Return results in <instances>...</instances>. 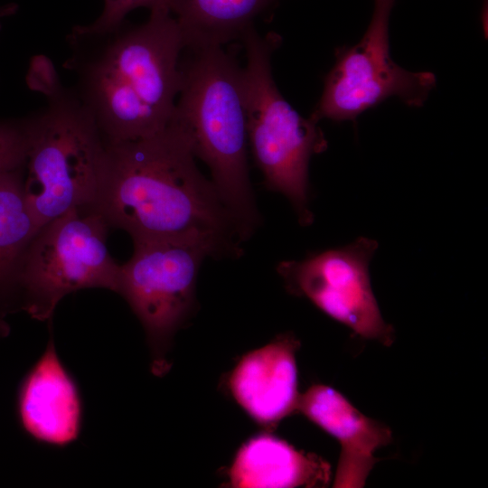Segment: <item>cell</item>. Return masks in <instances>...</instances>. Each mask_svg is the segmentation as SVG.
Wrapping results in <instances>:
<instances>
[{
	"mask_svg": "<svg viewBox=\"0 0 488 488\" xmlns=\"http://www.w3.org/2000/svg\"><path fill=\"white\" fill-rule=\"evenodd\" d=\"M378 247L375 239L360 237L303 260L283 261L277 272L291 294L307 298L361 337L389 346L394 330L380 314L370 277V262Z\"/></svg>",
	"mask_w": 488,
	"mask_h": 488,
	"instance_id": "9c48e42d",
	"label": "cell"
},
{
	"mask_svg": "<svg viewBox=\"0 0 488 488\" xmlns=\"http://www.w3.org/2000/svg\"><path fill=\"white\" fill-rule=\"evenodd\" d=\"M331 474L330 465L321 456L261 434L238 450L229 470V483L237 488L324 487Z\"/></svg>",
	"mask_w": 488,
	"mask_h": 488,
	"instance_id": "4fadbf2b",
	"label": "cell"
},
{
	"mask_svg": "<svg viewBox=\"0 0 488 488\" xmlns=\"http://www.w3.org/2000/svg\"><path fill=\"white\" fill-rule=\"evenodd\" d=\"M277 0H170L184 49L222 46L253 27L254 19Z\"/></svg>",
	"mask_w": 488,
	"mask_h": 488,
	"instance_id": "9a60e30c",
	"label": "cell"
},
{
	"mask_svg": "<svg viewBox=\"0 0 488 488\" xmlns=\"http://www.w3.org/2000/svg\"><path fill=\"white\" fill-rule=\"evenodd\" d=\"M63 66L107 144L146 137L172 119L181 87L183 39L168 9L142 24L74 25Z\"/></svg>",
	"mask_w": 488,
	"mask_h": 488,
	"instance_id": "6da1fadb",
	"label": "cell"
},
{
	"mask_svg": "<svg viewBox=\"0 0 488 488\" xmlns=\"http://www.w3.org/2000/svg\"><path fill=\"white\" fill-rule=\"evenodd\" d=\"M94 208L134 240L199 237L238 257L243 241L211 181L195 164L189 135L174 121L152 136L107 144Z\"/></svg>",
	"mask_w": 488,
	"mask_h": 488,
	"instance_id": "7a4b0ae2",
	"label": "cell"
},
{
	"mask_svg": "<svg viewBox=\"0 0 488 488\" xmlns=\"http://www.w3.org/2000/svg\"><path fill=\"white\" fill-rule=\"evenodd\" d=\"M109 225L94 208H75L42 226L15 280V310L52 321L60 301L85 288L117 292L120 266L107 248Z\"/></svg>",
	"mask_w": 488,
	"mask_h": 488,
	"instance_id": "8992f818",
	"label": "cell"
},
{
	"mask_svg": "<svg viewBox=\"0 0 488 488\" xmlns=\"http://www.w3.org/2000/svg\"><path fill=\"white\" fill-rule=\"evenodd\" d=\"M296 412L341 445L333 487H362L377 462L376 450L391 441V431L359 411L333 388L315 384L299 396Z\"/></svg>",
	"mask_w": 488,
	"mask_h": 488,
	"instance_id": "8fae6325",
	"label": "cell"
},
{
	"mask_svg": "<svg viewBox=\"0 0 488 488\" xmlns=\"http://www.w3.org/2000/svg\"><path fill=\"white\" fill-rule=\"evenodd\" d=\"M299 342L290 334L246 353L229 378L236 402L258 424L272 428L296 411V352Z\"/></svg>",
	"mask_w": 488,
	"mask_h": 488,
	"instance_id": "7c38bea8",
	"label": "cell"
},
{
	"mask_svg": "<svg viewBox=\"0 0 488 488\" xmlns=\"http://www.w3.org/2000/svg\"><path fill=\"white\" fill-rule=\"evenodd\" d=\"M23 120L0 121V172L23 162Z\"/></svg>",
	"mask_w": 488,
	"mask_h": 488,
	"instance_id": "2e32d148",
	"label": "cell"
},
{
	"mask_svg": "<svg viewBox=\"0 0 488 488\" xmlns=\"http://www.w3.org/2000/svg\"><path fill=\"white\" fill-rule=\"evenodd\" d=\"M394 2L374 0L372 18L361 40L337 50L335 63L311 115L314 119L353 120L390 97L411 107L425 103L436 85L435 75L407 70L390 56L389 18Z\"/></svg>",
	"mask_w": 488,
	"mask_h": 488,
	"instance_id": "ba28073f",
	"label": "cell"
},
{
	"mask_svg": "<svg viewBox=\"0 0 488 488\" xmlns=\"http://www.w3.org/2000/svg\"><path fill=\"white\" fill-rule=\"evenodd\" d=\"M246 49L243 84L248 142L265 185L284 194L302 225L313 221L309 209L308 165L324 151L327 141L312 117L300 116L279 92L271 55L279 45L276 33L261 36L254 27L240 39Z\"/></svg>",
	"mask_w": 488,
	"mask_h": 488,
	"instance_id": "5b68a950",
	"label": "cell"
},
{
	"mask_svg": "<svg viewBox=\"0 0 488 488\" xmlns=\"http://www.w3.org/2000/svg\"><path fill=\"white\" fill-rule=\"evenodd\" d=\"M25 80L44 99V106L22 118L23 192L40 229L72 209L94 207L108 145L47 56L31 59Z\"/></svg>",
	"mask_w": 488,
	"mask_h": 488,
	"instance_id": "3957f363",
	"label": "cell"
},
{
	"mask_svg": "<svg viewBox=\"0 0 488 488\" xmlns=\"http://www.w3.org/2000/svg\"><path fill=\"white\" fill-rule=\"evenodd\" d=\"M169 3L170 0H104L102 13L91 23L97 27L117 25L126 20L127 14L136 8L146 7L150 11L160 8L169 10Z\"/></svg>",
	"mask_w": 488,
	"mask_h": 488,
	"instance_id": "e0dca14e",
	"label": "cell"
},
{
	"mask_svg": "<svg viewBox=\"0 0 488 488\" xmlns=\"http://www.w3.org/2000/svg\"><path fill=\"white\" fill-rule=\"evenodd\" d=\"M16 412L23 431L39 443L63 447L80 436L81 393L59 357L52 334L44 352L19 385Z\"/></svg>",
	"mask_w": 488,
	"mask_h": 488,
	"instance_id": "30bf717a",
	"label": "cell"
},
{
	"mask_svg": "<svg viewBox=\"0 0 488 488\" xmlns=\"http://www.w3.org/2000/svg\"><path fill=\"white\" fill-rule=\"evenodd\" d=\"M172 121L189 135L196 157L244 240L259 223L248 165L243 69L222 46L188 49Z\"/></svg>",
	"mask_w": 488,
	"mask_h": 488,
	"instance_id": "277c9868",
	"label": "cell"
},
{
	"mask_svg": "<svg viewBox=\"0 0 488 488\" xmlns=\"http://www.w3.org/2000/svg\"><path fill=\"white\" fill-rule=\"evenodd\" d=\"M38 230L25 202L23 162L0 172V339L9 333L17 272Z\"/></svg>",
	"mask_w": 488,
	"mask_h": 488,
	"instance_id": "5bb4252c",
	"label": "cell"
},
{
	"mask_svg": "<svg viewBox=\"0 0 488 488\" xmlns=\"http://www.w3.org/2000/svg\"><path fill=\"white\" fill-rule=\"evenodd\" d=\"M130 259L120 266L117 294L140 321L151 352V371L170 369L175 333L193 309L199 268L207 257H226L213 241L199 237L134 240Z\"/></svg>",
	"mask_w": 488,
	"mask_h": 488,
	"instance_id": "52a82bcc",
	"label": "cell"
},
{
	"mask_svg": "<svg viewBox=\"0 0 488 488\" xmlns=\"http://www.w3.org/2000/svg\"><path fill=\"white\" fill-rule=\"evenodd\" d=\"M16 4H7L0 6V30L2 27L1 18L14 14L17 11Z\"/></svg>",
	"mask_w": 488,
	"mask_h": 488,
	"instance_id": "ac0fdd59",
	"label": "cell"
}]
</instances>
